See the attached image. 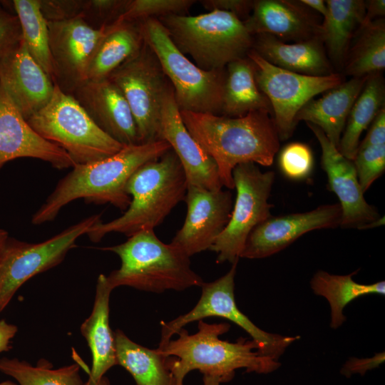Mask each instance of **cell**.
<instances>
[{
	"label": "cell",
	"mask_w": 385,
	"mask_h": 385,
	"mask_svg": "<svg viewBox=\"0 0 385 385\" xmlns=\"http://www.w3.org/2000/svg\"><path fill=\"white\" fill-rule=\"evenodd\" d=\"M101 250L114 252L121 261L120 268L106 276L113 289L128 286L161 293L201 287L204 282L192 270L190 257L171 243L163 242L154 230H142L123 243Z\"/></svg>",
	"instance_id": "obj_5"
},
{
	"label": "cell",
	"mask_w": 385,
	"mask_h": 385,
	"mask_svg": "<svg viewBox=\"0 0 385 385\" xmlns=\"http://www.w3.org/2000/svg\"><path fill=\"white\" fill-rule=\"evenodd\" d=\"M47 21H63L81 16L84 0H39Z\"/></svg>",
	"instance_id": "obj_39"
},
{
	"label": "cell",
	"mask_w": 385,
	"mask_h": 385,
	"mask_svg": "<svg viewBox=\"0 0 385 385\" xmlns=\"http://www.w3.org/2000/svg\"><path fill=\"white\" fill-rule=\"evenodd\" d=\"M307 125L320 144L322 166L327 175L328 188L339 200L340 226L364 230L384 224V217L365 200L353 160L344 157L319 128L309 123Z\"/></svg>",
	"instance_id": "obj_15"
},
{
	"label": "cell",
	"mask_w": 385,
	"mask_h": 385,
	"mask_svg": "<svg viewBox=\"0 0 385 385\" xmlns=\"http://www.w3.org/2000/svg\"><path fill=\"white\" fill-rule=\"evenodd\" d=\"M128 0H84L81 17L91 27L113 24L122 15Z\"/></svg>",
	"instance_id": "obj_38"
},
{
	"label": "cell",
	"mask_w": 385,
	"mask_h": 385,
	"mask_svg": "<svg viewBox=\"0 0 385 385\" xmlns=\"http://www.w3.org/2000/svg\"><path fill=\"white\" fill-rule=\"evenodd\" d=\"M385 144V107L378 113L359 146Z\"/></svg>",
	"instance_id": "obj_43"
},
{
	"label": "cell",
	"mask_w": 385,
	"mask_h": 385,
	"mask_svg": "<svg viewBox=\"0 0 385 385\" xmlns=\"http://www.w3.org/2000/svg\"><path fill=\"white\" fill-rule=\"evenodd\" d=\"M327 14L321 25V39L330 62L344 66L354 36L364 23L363 0H327Z\"/></svg>",
	"instance_id": "obj_27"
},
{
	"label": "cell",
	"mask_w": 385,
	"mask_h": 385,
	"mask_svg": "<svg viewBox=\"0 0 385 385\" xmlns=\"http://www.w3.org/2000/svg\"><path fill=\"white\" fill-rule=\"evenodd\" d=\"M299 1L308 9L320 14L324 17L327 14V4L324 0H299Z\"/></svg>",
	"instance_id": "obj_46"
},
{
	"label": "cell",
	"mask_w": 385,
	"mask_h": 385,
	"mask_svg": "<svg viewBox=\"0 0 385 385\" xmlns=\"http://www.w3.org/2000/svg\"><path fill=\"white\" fill-rule=\"evenodd\" d=\"M357 271L346 275L332 274L319 270L310 282L313 292L327 299L331 309L330 327L337 329L346 320L343 314L344 307L351 301L370 294H385V282L380 281L363 284L354 281L352 276Z\"/></svg>",
	"instance_id": "obj_31"
},
{
	"label": "cell",
	"mask_w": 385,
	"mask_h": 385,
	"mask_svg": "<svg viewBox=\"0 0 385 385\" xmlns=\"http://www.w3.org/2000/svg\"><path fill=\"white\" fill-rule=\"evenodd\" d=\"M220 379L217 376L203 374L202 385H221Z\"/></svg>",
	"instance_id": "obj_47"
},
{
	"label": "cell",
	"mask_w": 385,
	"mask_h": 385,
	"mask_svg": "<svg viewBox=\"0 0 385 385\" xmlns=\"http://www.w3.org/2000/svg\"><path fill=\"white\" fill-rule=\"evenodd\" d=\"M319 19L299 1L257 0L243 24L252 36L264 34L297 42L321 38Z\"/></svg>",
	"instance_id": "obj_22"
},
{
	"label": "cell",
	"mask_w": 385,
	"mask_h": 385,
	"mask_svg": "<svg viewBox=\"0 0 385 385\" xmlns=\"http://www.w3.org/2000/svg\"><path fill=\"white\" fill-rule=\"evenodd\" d=\"M230 328L228 323L209 324L200 320L196 333L190 334L182 328L176 334V339L158 346L157 349L166 356L173 385H183L185 376L194 370L226 383L234 378L238 369L268 374L280 366L278 361L262 355L252 339L240 337L235 342L220 339L219 337Z\"/></svg>",
	"instance_id": "obj_3"
},
{
	"label": "cell",
	"mask_w": 385,
	"mask_h": 385,
	"mask_svg": "<svg viewBox=\"0 0 385 385\" xmlns=\"http://www.w3.org/2000/svg\"><path fill=\"white\" fill-rule=\"evenodd\" d=\"M108 78L120 90L130 108L139 144L160 140L162 103L170 83L149 46L144 41Z\"/></svg>",
	"instance_id": "obj_9"
},
{
	"label": "cell",
	"mask_w": 385,
	"mask_h": 385,
	"mask_svg": "<svg viewBox=\"0 0 385 385\" xmlns=\"http://www.w3.org/2000/svg\"><path fill=\"white\" fill-rule=\"evenodd\" d=\"M160 140L166 141L178 156L188 185L209 190L222 189L217 165L186 128L171 84L162 103Z\"/></svg>",
	"instance_id": "obj_19"
},
{
	"label": "cell",
	"mask_w": 385,
	"mask_h": 385,
	"mask_svg": "<svg viewBox=\"0 0 385 385\" xmlns=\"http://www.w3.org/2000/svg\"><path fill=\"white\" fill-rule=\"evenodd\" d=\"M18 328L16 325L0 319V353L8 351L11 348V339L15 337Z\"/></svg>",
	"instance_id": "obj_44"
},
{
	"label": "cell",
	"mask_w": 385,
	"mask_h": 385,
	"mask_svg": "<svg viewBox=\"0 0 385 385\" xmlns=\"http://www.w3.org/2000/svg\"><path fill=\"white\" fill-rule=\"evenodd\" d=\"M158 19L178 50L205 71L225 69L252 49L253 36L243 21L228 12L215 10L197 16L171 14Z\"/></svg>",
	"instance_id": "obj_6"
},
{
	"label": "cell",
	"mask_w": 385,
	"mask_h": 385,
	"mask_svg": "<svg viewBox=\"0 0 385 385\" xmlns=\"http://www.w3.org/2000/svg\"><path fill=\"white\" fill-rule=\"evenodd\" d=\"M0 385H18L16 382L12 381L6 380L4 381L0 382Z\"/></svg>",
	"instance_id": "obj_50"
},
{
	"label": "cell",
	"mask_w": 385,
	"mask_h": 385,
	"mask_svg": "<svg viewBox=\"0 0 385 385\" xmlns=\"http://www.w3.org/2000/svg\"><path fill=\"white\" fill-rule=\"evenodd\" d=\"M22 39L17 16L0 1V53Z\"/></svg>",
	"instance_id": "obj_40"
},
{
	"label": "cell",
	"mask_w": 385,
	"mask_h": 385,
	"mask_svg": "<svg viewBox=\"0 0 385 385\" xmlns=\"http://www.w3.org/2000/svg\"><path fill=\"white\" fill-rule=\"evenodd\" d=\"M367 77L351 78L326 91L321 98L310 100L297 114V123L304 120L315 125L338 148L350 111Z\"/></svg>",
	"instance_id": "obj_25"
},
{
	"label": "cell",
	"mask_w": 385,
	"mask_h": 385,
	"mask_svg": "<svg viewBox=\"0 0 385 385\" xmlns=\"http://www.w3.org/2000/svg\"><path fill=\"white\" fill-rule=\"evenodd\" d=\"M8 237V232L4 230L0 229V248L3 246Z\"/></svg>",
	"instance_id": "obj_48"
},
{
	"label": "cell",
	"mask_w": 385,
	"mask_h": 385,
	"mask_svg": "<svg viewBox=\"0 0 385 385\" xmlns=\"http://www.w3.org/2000/svg\"><path fill=\"white\" fill-rule=\"evenodd\" d=\"M113 290L106 276L101 274L92 312L81 326L92 356L88 379L83 385H98L106 373L117 365L113 332L109 324V300Z\"/></svg>",
	"instance_id": "obj_24"
},
{
	"label": "cell",
	"mask_w": 385,
	"mask_h": 385,
	"mask_svg": "<svg viewBox=\"0 0 385 385\" xmlns=\"http://www.w3.org/2000/svg\"><path fill=\"white\" fill-rule=\"evenodd\" d=\"M47 23L52 81L60 90L72 94L85 81L88 61L111 24L94 29L81 16Z\"/></svg>",
	"instance_id": "obj_14"
},
{
	"label": "cell",
	"mask_w": 385,
	"mask_h": 385,
	"mask_svg": "<svg viewBox=\"0 0 385 385\" xmlns=\"http://www.w3.org/2000/svg\"><path fill=\"white\" fill-rule=\"evenodd\" d=\"M171 84L180 111L222 115L226 71H205L181 53L156 18L137 21Z\"/></svg>",
	"instance_id": "obj_7"
},
{
	"label": "cell",
	"mask_w": 385,
	"mask_h": 385,
	"mask_svg": "<svg viewBox=\"0 0 385 385\" xmlns=\"http://www.w3.org/2000/svg\"><path fill=\"white\" fill-rule=\"evenodd\" d=\"M143 43L138 22H114L93 49L86 65L85 81L107 78Z\"/></svg>",
	"instance_id": "obj_26"
},
{
	"label": "cell",
	"mask_w": 385,
	"mask_h": 385,
	"mask_svg": "<svg viewBox=\"0 0 385 385\" xmlns=\"http://www.w3.org/2000/svg\"><path fill=\"white\" fill-rule=\"evenodd\" d=\"M0 85L26 120L48 103L54 90L23 39L0 53Z\"/></svg>",
	"instance_id": "obj_18"
},
{
	"label": "cell",
	"mask_w": 385,
	"mask_h": 385,
	"mask_svg": "<svg viewBox=\"0 0 385 385\" xmlns=\"http://www.w3.org/2000/svg\"><path fill=\"white\" fill-rule=\"evenodd\" d=\"M225 71L221 115L238 118L257 111L272 115L270 103L257 84L255 65L247 56L230 62Z\"/></svg>",
	"instance_id": "obj_28"
},
{
	"label": "cell",
	"mask_w": 385,
	"mask_h": 385,
	"mask_svg": "<svg viewBox=\"0 0 385 385\" xmlns=\"http://www.w3.org/2000/svg\"><path fill=\"white\" fill-rule=\"evenodd\" d=\"M239 260L232 264L223 276L211 282H203L196 305L188 312L168 322H161L162 346L184 327L209 317L226 319L245 330L259 347L262 355L278 361L286 349L299 339V336H282L266 332L257 327L237 306L235 298V277Z\"/></svg>",
	"instance_id": "obj_12"
},
{
	"label": "cell",
	"mask_w": 385,
	"mask_h": 385,
	"mask_svg": "<svg viewBox=\"0 0 385 385\" xmlns=\"http://www.w3.org/2000/svg\"><path fill=\"white\" fill-rule=\"evenodd\" d=\"M187 188L183 168L170 148L159 158L139 167L130 176L125 191L131 201L123 215L106 223H96L87 235L97 242L111 232L129 237L144 229L154 230L184 200Z\"/></svg>",
	"instance_id": "obj_4"
},
{
	"label": "cell",
	"mask_w": 385,
	"mask_h": 385,
	"mask_svg": "<svg viewBox=\"0 0 385 385\" xmlns=\"http://www.w3.org/2000/svg\"><path fill=\"white\" fill-rule=\"evenodd\" d=\"M364 193L385 170V144L359 146L353 160Z\"/></svg>",
	"instance_id": "obj_36"
},
{
	"label": "cell",
	"mask_w": 385,
	"mask_h": 385,
	"mask_svg": "<svg viewBox=\"0 0 385 385\" xmlns=\"http://www.w3.org/2000/svg\"><path fill=\"white\" fill-rule=\"evenodd\" d=\"M98 385H111V383L109 381V379L106 376H104L101 379V381H99Z\"/></svg>",
	"instance_id": "obj_49"
},
{
	"label": "cell",
	"mask_w": 385,
	"mask_h": 385,
	"mask_svg": "<svg viewBox=\"0 0 385 385\" xmlns=\"http://www.w3.org/2000/svg\"><path fill=\"white\" fill-rule=\"evenodd\" d=\"M101 217L93 215L39 243L8 237L0 251V313L24 282L60 264L79 237L102 221Z\"/></svg>",
	"instance_id": "obj_10"
},
{
	"label": "cell",
	"mask_w": 385,
	"mask_h": 385,
	"mask_svg": "<svg viewBox=\"0 0 385 385\" xmlns=\"http://www.w3.org/2000/svg\"><path fill=\"white\" fill-rule=\"evenodd\" d=\"M384 360V352L376 354L371 358H351L344 364L341 373L346 377H349L354 374H360L363 376L367 371L379 366Z\"/></svg>",
	"instance_id": "obj_42"
},
{
	"label": "cell",
	"mask_w": 385,
	"mask_h": 385,
	"mask_svg": "<svg viewBox=\"0 0 385 385\" xmlns=\"http://www.w3.org/2000/svg\"><path fill=\"white\" fill-rule=\"evenodd\" d=\"M195 2V0H128L124 12L116 21L137 22L171 14L185 15Z\"/></svg>",
	"instance_id": "obj_35"
},
{
	"label": "cell",
	"mask_w": 385,
	"mask_h": 385,
	"mask_svg": "<svg viewBox=\"0 0 385 385\" xmlns=\"http://www.w3.org/2000/svg\"><path fill=\"white\" fill-rule=\"evenodd\" d=\"M9 4L19 19L28 51L52 80L48 23L41 13L40 1L13 0Z\"/></svg>",
	"instance_id": "obj_33"
},
{
	"label": "cell",
	"mask_w": 385,
	"mask_h": 385,
	"mask_svg": "<svg viewBox=\"0 0 385 385\" xmlns=\"http://www.w3.org/2000/svg\"><path fill=\"white\" fill-rule=\"evenodd\" d=\"M71 95L113 139L124 146L139 144L130 108L120 90L109 78L85 81Z\"/></svg>",
	"instance_id": "obj_21"
},
{
	"label": "cell",
	"mask_w": 385,
	"mask_h": 385,
	"mask_svg": "<svg viewBox=\"0 0 385 385\" xmlns=\"http://www.w3.org/2000/svg\"><path fill=\"white\" fill-rule=\"evenodd\" d=\"M184 200L187 213L171 244L189 257L210 250L227 226L233 207L232 193L188 185Z\"/></svg>",
	"instance_id": "obj_16"
},
{
	"label": "cell",
	"mask_w": 385,
	"mask_h": 385,
	"mask_svg": "<svg viewBox=\"0 0 385 385\" xmlns=\"http://www.w3.org/2000/svg\"><path fill=\"white\" fill-rule=\"evenodd\" d=\"M339 203L322 205L309 212L270 217L248 236L240 257L261 259L284 250L310 231L340 226Z\"/></svg>",
	"instance_id": "obj_17"
},
{
	"label": "cell",
	"mask_w": 385,
	"mask_h": 385,
	"mask_svg": "<svg viewBox=\"0 0 385 385\" xmlns=\"http://www.w3.org/2000/svg\"><path fill=\"white\" fill-rule=\"evenodd\" d=\"M252 50L270 63L294 73L323 76L333 68L321 38L291 43L269 34L253 36Z\"/></svg>",
	"instance_id": "obj_23"
},
{
	"label": "cell",
	"mask_w": 385,
	"mask_h": 385,
	"mask_svg": "<svg viewBox=\"0 0 385 385\" xmlns=\"http://www.w3.org/2000/svg\"><path fill=\"white\" fill-rule=\"evenodd\" d=\"M117 365L133 376L136 385H173L166 356L157 348L140 345L120 329L113 332Z\"/></svg>",
	"instance_id": "obj_29"
},
{
	"label": "cell",
	"mask_w": 385,
	"mask_h": 385,
	"mask_svg": "<svg viewBox=\"0 0 385 385\" xmlns=\"http://www.w3.org/2000/svg\"><path fill=\"white\" fill-rule=\"evenodd\" d=\"M385 86L381 73L368 76L349 114L338 150L353 160L359 146V138L384 106Z\"/></svg>",
	"instance_id": "obj_30"
},
{
	"label": "cell",
	"mask_w": 385,
	"mask_h": 385,
	"mask_svg": "<svg viewBox=\"0 0 385 385\" xmlns=\"http://www.w3.org/2000/svg\"><path fill=\"white\" fill-rule=\"evenodd\" d=\"M78 364L58 369L46 359L36 365L16 358L0 359V371L14 378L19 385H83Z\"/></svg>",
	"instance_id": "obj_34"
},
{
	"label": "cell",
	"mask_w": 385,
	"mask_h": 385,
	"mask_svg": "<svg viewBox=\"0 0 385 385\" xmlns=\"http://www.w3.org/2000/svg\"><path fill=\"white\" fill-rule=\"evenodd\" d=\"M1 247L0 248V251H1Z\"/></svg>",
	"instance_id": "obj_51"
},
{
	"label": "cell",
	"mask_w": 385,
	"mask_h": 385,
	"mask_svg": "<svg viewBox=\"0 0 385 385\" xmlns=\"http://www.w3.org/2000/svg\"><path fill=\"white\" fill-rule=\"evenodd\" d=\"M314 158L310 148L302 143H292L282 148L279 166L285 176L292 180L307 178L312 171Z\"/></svg>",
	"instance_id": "obj_37"
},
{
	"label": "cell",
	"mask_w": 385,
	"mask_h": 385,
	"mask_svg": "<svg viewBox=\"0 0 385 385\" xmlns=\"http://www.w3.org/2000/svg\"><path fill=\"white\" fill-rule=\"evenodd\" d=\"M170 148L163 140L125 145L108 158L76 164L34 214L32 224L53 220L63 206L80 198L88 203H110L120 210H126L131 201L125 191L130 176L139 167L159 158Z\"/></svg>",
	"instance_id": "obj_2"
},
{
	"label": "cell",
	"mask_w": 385,
	"mask_h": 385,
	"mask_svg": "<svg viewBox=\"0 0 385 385\" xmlns=\"http://www.w3.org/2000/svg\"><path fill=\"white\" fill-rule=\"evenodd\" d=\"M183 121L202 148L215 162L222 186L234 189L233 169L239 164H272L279 148L273 120L267 111L231 118L180 111Z\"/></svg>",
	"instance_id": "obj_1"
},
{
	"label": "cell",
	"mask_w": 385,
	"mask_h": 385,
	"mask_svg": "<svg viewBox=\"0 0 385 385\" xmlns=\"http://www.w3.org/2000/svg\"><path fill=\"white\" fill-rule=\"evenodd\" d=\"M247 56L255 68V80L268 98L272 118L280 140L290 138L297 124L299 110L314 96L344 81L338 73L323 76L303 75L275 66L250 50Z\"/></svg>",
	"instance_id": "obj_13"
},
{
	"label": "cell",
	"mask_w": 385,
	"mask_h": 385,
	"mask_svg": "<svg viewBox=\"0 0 385 385\" xmlns=\"http://www.w3.org/2000/svg\"><path fill=\"white\" fill-rule=\"evenodd\" d=\"M274 173H262L254 163L237 165L232 171L237 191L230 219L209 250L217 253L216 262L239 260L251 232L271 217L268 202Z\"/></svg>",
	"instance_id": "obj_11"
},
{
	"label": "cell",
	"mask_w": 385,
	"mask_h": 385,
	"mask_svg": "<svg viewBox=\"0 0 385 385\" xmlns=\"http://www.w3.org/2000/svg\"><path fill=\"white\" fill-rule=\"evenodd\" d=\"M354 37L344 64L345 73L360 78L381 73L385 68L384 19L363 23Z\"/></svg>",
	"instance_id": "obj_32"
},
{
	"label": "cell",
	"mask_w": 385,
	"mask_h": 385,
	"mask_svg": "<svg viewBox=\"0 0 385 385\" xmlns=\"http://www.w3.org/2000/svg\"><path fill=\"white\" fill-rule=\"evenodd\" d=\"M366 13L364 23L381 19L385 15L384 0H369L365 1Z\"/></svg>",
	"instance_id": "obj_45"
},
{
	"label": "cell",
	"mask_w": 385,
	"mask_h": 385,
	"mask_svg": "<svg viewBox=\"0 0 385 385\" xmlns=\"http://www.w3.org/2000/svg\"><path fill=\"white\" fill-rule=\"evenodd\" d=\"M21 158L40 159L58 170L76 165L64 150L33 130L0 85V168Z\"/></svg>",
	"instance_id": "obj_20"
},
{
	"label": "cell",
	"mask_w": 385,
	"mask_h": 385,
	"mask_svg": "<svg viewBox=\"0 0 385 385\" xmlns=\"http://www.w3.org/2000/svg\"><path fill=\"white\" fill-rule=\"evenodd\" d=\"M200 4L207 10L230 13L243 21L247 19L253 9L255 1L250 0H202Z\"/></svg>",
	"instance_id": "obj_41"
},
{
	"label": "cell",
	"mask_w": 385,
	"mask_h": 385,
	"mask_svg": "<svg viewBox=\"0 0 385 385\" xmlns=\"http://www.w3.org/2000/svg\"><path fill=\"white\" fill-rule=\"evenodd\" d=\"M27 122L41 137L64 150L76 164L108 158L124 146L103 132L71 94L56 85L48 103Z\"/></svg>",
	"instance_id": "obj_8"
}]
</instances>
